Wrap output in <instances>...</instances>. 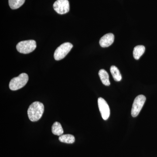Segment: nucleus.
<instances>
[{
	"label": "nucleus",
	"instance_id": "7",
	"mask_svg": "<svg viewBox=\"0 0 157 157\" xmlns=\"http://www.w3.org/2000/svg\"><path fill=\"white\" fill-rule=\"evenodd\" d=\"M98 104L101 116L104 120H107L110 115V109L107 102L103 98H99Z\"/></svg>",
	"mask_w": 157,
	"mask_h": 157
},
{
	"label": "nucleus",
	"instance_id": "3",
	"mask_svg": "<svg viewBox=\"0 0 157 157\" xmlns=\"http://www.w3.org/2000/svg\"><path fill=\"white\" fill-rule=\"evenodd\" d=\"M36 43L35 40H26L19 42L16 45V48L20 53L28 54L33 51L36 48Z\"/></svg>",
	"mask_w": 157,
	"mask_h": 157
},
{
	"label": "nucleus",
	"instance_id": "8",
	"mask_svg": "<svg viewBox=\"0 0 157 157\" xmlns=\"http://www.w3.org/2000/svg\"><path fill=\"white\" fill-rule=\"evenodd\" d=\"M114 40V35L112 33H108L104 35L101 38L99 43L101 47L106 48L112 45Z\"/></svg>",
	"mask_w": 157,
	"mask_h": 157
},
{
	"label": "nucleus",
	"instance_id": "6",
	"mask_svg": "<svg viewBox=\"0 0 157 157\" xmlns=\"http://www.w3.org/2000/svg\"><path fill=\"white\" fill-rule=\"evenodd\" d=\"M53 9L58 14H66L70 11L69 1L68 0H57L54 3Z\"/></svg>",
	"mask_w": 157,
	"mask_h": 157
},
{
	"label": "nucleus",
	"instance_id": "2",
	"mask_svg": "<svg viewBox=\"0 0 157 157\" xmlns=\"http://www.w3.org/2000/svg\"><path fill=\"white\" fill-rule=\"evenodd\" d=\"M28 80V75L25 73H21L19 76L11 79L9 83V88L13 91L20 89L27 84Z\"/></svg>",
	"mask_w": 157,
	"mask_h": 157
},
{
	"label": "nucleus",
	"instance_id": "5",
	"mask_svg": "<svg viewBox=\"0 0 157 157\" xmlns=\"http://www.w3.org/2000/svg\"><path fill=\"white\" fill-rule=\"evenodd\" d=\"M146 99V97L143 95H138L135 98L131 111V114L133 117H136L140 113L145 103Z\"/></svg>",
	"mask_w": 157,
	"mask_h": 157
},
{
	"label": "nucleus",
	"instance_id": "14",
	"mask_svg": "<svg viewBox=\"0 0 157 157\" xmlns=\"http://www.w3.org/2000/svg\"><path fill=\"white\" fill-rule=\"evenodd\" d=\"M25 0H9V4L12 9H16L24 4Z\"/></svg>",
	"mask_w": 157,
	"mask_h": 157
},
{
	"label": "nucleus",
	"instance_id": "10",
	"mask_svg": "<svg viewBox=\"0 0 157 157\" xmlns=\"http://www.w3.org/2000/svg\"><path fill=\"white\" fill-rule=\"evenodd\" d=\"M145 48L144 46L139 45L136 46L134 48L133 51V56L136 60L139 59L140 57L143 55L145 52Z\"/></svg>",
	"mask_w": 157,
	"mask_h": 157
},
{
	"label": "nucleus",
	"instance_id": "9",
	"mask_svg": "<svg viewBox=\"0 0 157 157\" xmlns=\"http://www.w3.org/2000/svg\"><path fill=\"white\" fill-rule=\"evenodd\" d=\"M99 76L103 84L107 86L110 85L109 75L106 70L104 69H101L100 70L99 72Z\"/></svg>",
	"mask_w": 157,
	"mask_h": 157
},
{
	"label": "nucleus",
	"instance_id": "13",
	"mask_svg": "<svg viewBox=\"0 0 157 157\" xmlns=\"http://www.w3.org/2000/svg\"><path fill=\"white\" fill-rule=\"evenodd\" d=\"M110 72L113 79L116 81H120L122 79V76L118 69L115 66H111L110 69Z\"/></svg>",
	"mask_w": 157,
	"mask_h": 157
},
{
	"label": "nucleus",
	"instance_id": "4",
	"mask_svg": "<svg viewBox=\"0 0 157 157\" xmlns=\"http://www.w3.org/2000/svg\"><path fill=\"white\" fill-rule=\"evenodd\" d=\"M73 47V45L70 42H65L60 45L56 50L54 57L56 60H60L64 58Z\"/></svg>",
	"mask_w": 157,
	"mask_h": 157
},
{
	"label": "nucleus",
	"instance_id": "1",
	"mask_svg": "<svg viewBox=\"0 0 157 157\" xmlns=\"http://www.w3.org/2000/svg\"><path fill=\"white\" fill-rule=\"evenodd\" d=\"M44 111V106L42 103L36 101L30 105L28 109V115L30 120L33 122L39 121Z\"/></svg>",
	"mask_w": 157,
	"mask_h": 157
},
{
	"label": "nucleus",
	"instance_id": "11",
	"mask_svg": "<svg viewBox=\"0 0 157 157\" xmlns=\"http://www.w3.org/2000/svg\"><path fill=\"white\" fill-rule=\"evenodd\" d=\"M52 132L54 135L61 136L63 133L61 124L58 122H55L52 127Z\"/></svg>",
	"mask_w": 157,
	"mask_h": 157
},
{
	"label": "nucleus",
	"instance_id": "12",
	"mask_svg": "<svg viewBox=\"0 0 157 157\" xmlns=\"http://www.w3.org/2000/svg\"><path fill=\"white\" fill-rule=\"evenodd\" d=\"M59 139L60 142L67 144H73L75 141L74 136L70 134L62 135L59 136Z\"/></svg>",
	"mask_w": 157,
	"mask_h": 157
}]
</instances>
